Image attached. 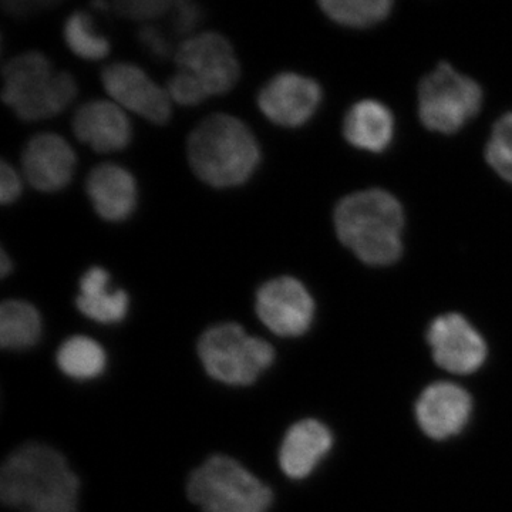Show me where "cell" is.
<instances>
[{"mask_svg":"<svg viewBox=\"0 0 512 512\" xmlns=\"http://www.w3.org/2000/svg\"><path fill=\"white\" fill-rule=\"evenodd\" d=\"M80 481L66 458L49 446L25 444L0 471V498L19 512H77Z\"/></svg>","mask_w":512,"mask_h":512,"instance_id":"cell-1","label":"cell"},{"mask_svg":"<svg viewBox=\"0 0 512 512\" xmlns=\"http://www.w3.org/2000/svg\"><path fill=\"white\" fill-rule=\"evenodd\" d=\"M187 158L198 180L217 190L247 184L262 161L254 131L232 114L202 120L187 140Z\"/></svg>","mask_w":512,"mask_h":512,"instance_id":"cell-2","label":"cell"},{"mask_svg":"<svg viewBox=\"0 0 512 512\" xmlns=\"http://www.w3.org/2000/svg\"><path fill=\"white\" fill-rule=\"evenodd\" d=\"M403 225L400 202L377 188L348 195L335 210L340 242L369 265H389L400 258Z\"/></svg>","mask_w":512,"mask_h":512,"instance_id":"cell-3","label":"cell"},{"mask_svg":"<svg viewBox=\"0 0 512 512\" xmlns=\"http://www.w3.org/2000/svg\"><path fill=\"white\" fill-rule=\"evenodd\" d=\"M2 76V101L23 121L59 116L79 93L72 74L55 72L47 56L37 50L12 57Z\"/></svg>","mask_w":512,"mask_h":512,"instance_id":"cell-4","label":"cell"},{"mask_svg":"<svg viewBox=\"0 0 512 512\" xmlns=\"http://www.w3.org/2000/svg\"><path fill=\"white\" fill-rule=\"evenodd\" d=\"M187 494L202 512H266L274 501L268 485L227 456H212L198 467Z\"/></svg>","mask_w":512,"mask_h":512,"instance_id":"cell-5","label":"cell"},{"mask_svg":"<svg viewBox=\"0 0 512 512\" xmlns=\"http://www.w3.org/2000/svg\"><path fill=\"white\" fill-rule=\"evenodd\" d=\"M198 356L212 379L249 386L272 366L275 350L266 340L247 335L238 323L227 322L202 333Z\"/></svg>","mask_w":512,"mask_h":512,"instance_id":"cell-6","label":"cell"},{"mask_svg":"<svg viewBox=\"0 0 512 512\" xmlns=\"http://www.w3.org/2000/svg\"><path fill=\"white\" fill-rule=\"evenodd\" d=\"M483 92L476 80L440 63L419 87V114L424 126L437 133L451 134L476 116Z\"/></svg>","mask_w":512,"mask_h":512,"instance_id":"cell-7","label":"cell"},{"mask_svg":"<svg viewBox=\"0 0 512 512\" xmlns=\"http://www.w3.org/2000/svg\"><path fill=\"white\" fill-rule=\"evenodd\" d=\"M178 70L190 73L208 99L227 94L237 86L241 64L231 42L218 32H204L184 39L175 49Z\"/></svg>","mask_w":512,"mask_h":512,"instance_id":"cell-8","label":"cell"},{"mask_svg":"<svg viewBox=\"0 0 512 512\" xmlns=\"http://www.w3.org/2000/svg\"><path fill=\"white\" fill-rule=\"evenodd\" d=\"M255 311L266 328L282 338H296L311 328L315 302L293 276H278L259 286Z\"/></svg>","mask_w":512,"mask_h":512,"instance_id":"cell-9","label":"cell"},{"mask_svg":"<svg viewBox=\"0 0 512 512\" xmlns=\"http://www.w3.org/2000/svg\"><path fill=\"white\" fill-rule=\"evenodd\" d=\"M101 84L111 101L144 120L165 126L173 116L168 90L154 82L137 64L111 63L101 72Z\"/></svg>","mask_w":512,"mask_h":512,"instance_id":"cell-10","label":"cell"},{"mask_svg":"<svg viewBox=\"0 0 512 512\" xmlns=\"http://www.w3.org/2000/svg\"><path fill=\"white\" fill-rule=\"evenodd\" d=\"M322 101V89L311 77L299 73L276 74L259 90L256 104L262 114L286 128L305 126Z\"/></svg>","mask_w":512,"mask_h":512,"instance_id":"cell-11","label":"cell"},{"mask_svg":"<svg viewBox=\"0 0 512 512\" xmlns=\"http://www.w3.org/2000/svg\"><path fill=\"white\" fill-rule=\"evenodd\" d=\"M427 340L437 365L456 375H470L483 365L487 346L464 316L447 313L431 323Z\"/></svg>","mask_w":512,"mask_h":512,"instance_id":"cell-12","label":"cell"},{"mask_svg":"<svg viewBox=\"0 0 512 512\" xmlns=\"http://www.w3.org/2000/svg\"><path fill=\"white\" fill-rule=\"evenodd\" d=\"M76 164L72 146L55 133L36 134L22 151L23 175L35 190L43 194H56L69 187Z\"/></svg>","mask_w":512,"mask_h":512,"instance_id":"cell-13","label":"cell"},{"mask_svg":"<svg viewBox=\"0 0 512 512\" xmlns=\"http://www.w3.org/2000/svg\"><path fill=\"white\" fill-rule=\"evenodd\" d=\"M73 133L96 153L126 150L133 140V127L126 110L111 100H92L74 113Z\"/></svg>","mask_w":512,"mask_h":512,"instance_id":"cell-14","label":"cell"},{"mask_svg":"<svg viewBox=\"0 0 512 512\" xmlns=\"http://www.w3.org/2000/svg\"><path fill=\"white\" fill-rule=\"evenodd\" d=\"M473 403L470 394L454 383L431 384L416 404L419 426L434 440L456 436L470 420Z\"/></svg>","mask_w":512,"mask_h":512,"instance_id":"cell-15","label":"cell"},{"mask_svg":"<svg viewBox=\"0 0 512 512\" xmlns=\"http://www.w3.org/2000/svg\"><path fill=\"white\" fill-rule=\"evenodd\" d=\"M86 194L94 212L111 224L130 220L137 210L136 178L119 164L104 163L90 170L86 178Z\"/></svg>","mask_w":512,"mask_h":512,"instance_id":"cell-16","label":"cell"},{"mask_svg":"<svg viewBox=\"0 0 512 512\" xmlns=\"http://www.w3.org/2000/svg\"><path fill=\"white\" fill-rule=\"evenodd\" d=\"M332 433L318 420H302L286 433L279 464L286 476L302 480L318 467L332 448Z\"/></svg>","mask_w":512,"mask_h":512,"instance_id":"cell-17","label":"cell"},{"mask_svg":"<svg viewBox=\"0 0 512 512\" xmlns=\"http://www.w3.org/2000/svg\"><path fill=\"white\" fill-rule=\"evenodd\" d=\"M111 276L103 266H90L79 281L76 308L86 318L103 325L123 322L130 299L123 289H110Z\"/></svg>","mask_w":512,"mask_h":512,"instance_id":"cell-18","label":"cell"},{"mask_svg":"<svg viewBox=\"0 0 512 512\" xmlns=\"http://www.w3.org/2000/svg\"><path fill=\"white\" fill-rule=\"evenodd\" d=\"M343 134L352 146L380 153L392 143V111L377 100H362L352 106L343 121Z\"/></svg>","mask_w":512,"mask_h":512,"instance_id":"cell-19","label":"cell"},{"mask_svg":"<svg viewBox=\"0 0 512 512\" xmlns=\"http://www.w3.org/2000/svg\"><path fill=\"white\" fill-rule=\"evenodd\" d=\"M42 318L32 303L9 299L0 306V345L8 350L33 348L42 336Z\"/></svg>","mask_w":512,"mask_h":512,"instance_id":"cell-20","label":"cell"},{"mask_svg":"<svg viewBox=\"0 0 512 512\" xmlns=\"http://www.w3.org/2000/svg\"><path fill=\"white\" fill-rule=\"evenodd\" d=\"M57 365L64 375L76 380L99 377L106 367V353L96 340L73 336L60 346Z\"/></svg>","mask_w":512,"mask_h":512,"instance_id":"cell-21","label":"cell"},{"mask_svg":"<svg viewBox=\"0 0 512 512\" xmlns=\"http://www.w3.org/2000/svg\"><path fill=\"white\" fill-rule=\"evenodd\" d=\"M63 39L70 52L87 62H99L109 56L110 42L94 28L92 16L86 12L72 13L63 26Z\"/></svg>","mask_w":512,"mask_h":512,"instance_id":"cell-22","label":"cell"},{"mask_svg":"<svg viewBox=\"0 0 512 512\" xmlns=\"http://www.w3.org/2000/svg\"><path fill=\"white\" fill-rule=\"evenodd\" d=\"M319 6L340 25L365 28L382 22L393 3L390 0H323Z\"/></svg>","mask_w":512,"mask_h":512,"instance_id":"cell-23","label":"cell"},{"mask_svg":"<svg viewBox=\"0 0 512 512\" xmlns=\"http://www.w3.org/2000/svg\"><path fill=\"white\" fill-rule=\"evenodd\" d=\"M485 158L495 173L512 184V113L505 114L494 124Z\"/></svg>","mask_w":512,"mask_h":512,"instance_id":"cell-24","label":"cell"},{"mask_svg":"<svg viewBox=\"0 0 512 512\" xmlns=\"http://www.w3.org/2000/svg\"><path fill=\"white\" fill-rule=\"evenodd\" d=\"M173 3L168 0H121L110 3V8L121 18L134 22H151L167 15L173 9Z\"/></svg>","mask_w":512,"mask_h":512,"instance_id":"cell-25","label":"cell"},{"mask_svg":"<svg viewBox=\"0 0 512 512\" xmlns=\"http://www.w3.org/2000/svg\"><path fill=\"white\" fill-rule=\"evenodd\" d=\"M168 94L173 103L184 107H194L208 100L200 83L184 70H177L167 82Z\"/></svg>","mask_w":512,"mask_h":512,"instance_id":"cell-26","label":"cell"},{"mask_svg":"<svg viewBox=\"0 0 512 512\" xmlns=\"http://www.w3.org/2000/svg\"><path fill=\"white\" fill-rule=\"evenodd\" d=\"M202 19V10L197 3L178 0L173 3V30L175 35L192 36Z\"/></svg>","mask_w":512,"mask_h":512,"instance_id":"cell-27","label":"cell"},{"mask_svg":"<svg viewBox=\"0 0 512 512\" xmlns=\"http://www.w3.org/2000/svg\"><path fill=\"white\" fill-rule=\"evenodd\" d=\"M137 36L141 45L146 47L151 56L157 57V59H168L171 55H175L170 40L157 26L144 25L143 28L138 30Z\"/></svg>","mask_w":512,"mask_h":512,"instance_id":"cell-28","label":"cell"},{"mask_svg":"<svg viewBox=\"0 0 512 512\" xmlns=\"http://www.w3.org/2000/svg\"><path fill=\"white\" fill-rule=\"evenodd\" d=\"M23 181L18 171L8 163L2 160L0 164V202L5 207L15 204L22 197Z\"/></svg>","mask_w":512,"mask_h":512,"instance_id":"cell-29","label":"cell"},{"mask_svg":"<svg viewBox=\"0 0 512 512\" xmlns=\"http://www.w3.org/2000/svg\"><path fill=\"white\" fill-rule=\"evenodd\" d=\"M53 5H56V2H52V0H46V2H42V0H36V2H16V0H9V2L2 3V8L6 13H9V15L22 18V16L33 13V10L49 8V6Z\"/></svg>","mask_w":512,"mask_h":512,"instance_id":"cell-30","label":"cell"},{"mask_svg":"<svg viewBox=\"0 0 512 512\" xmlns=\"http://www.w3.org/2000/svg\"><path fill=\"white\" fill-rule=\"evenodd\" d=\"M13 262L5 248L0 249V275L2 278L12 274Z\"/></svg>","mask_w":512,"mask_h":512,"instance_id":"cell-31","label":"cell"}]
</instances>
